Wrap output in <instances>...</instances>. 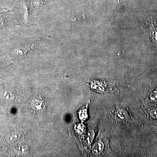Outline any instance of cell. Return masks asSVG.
Instances as JSON below:
<instances>
[{"mask_svg": "<svg viewBox=\"0 0 157 157\" xmlns=\"http://www.w3.org/2000/svg\"><path fill=\"white\" fill-rule=\"evenodd\" d=\"M0 69H1V65H0Z\"/></svg>", "mask_w": 157, "mask_h": 157, "instance_id": "cell-9", "label": "cell"}, {"mask_svg": "<svg viewBox=\"0 0 157 157\" xmlns=\"http://www.w3.org/2000/svg\"><path fill=\"white\" fill-rule=\"evenodd\" d=\"M21 136V134L19 132H12L7 136L6 140L9 143H12L19 139Z\"/></svg>", "mask_w": 157, "mask_h": 157, "instance_id": "cell-3", "label": "cell"}, {"mask_svg": "<svg viewBox=\"0 0 157 157\" xmlns=\"http://www.w3.org/2000/svg\"><path fill=\"white\" fill-rule=\"evenodd\" d=\"M43 105L44 104L42 101L37 99H35L32 102V106L36 110H41L43 109Z\"/></svg>", "mask_w": 157, "mask_h": 157, "instance_id": "cell-5", "label": "cell"}, {"mask_svg": "<svg viewBox=\"0 0 157 157\" xmlns=\"http://www.w3.org/2000/svg\"><path fill=\"white\" fill-rule=\"evenodd\" d=\"M22 150L24 154L27 153L28 151V147L26 146H24L22 147Z\"/></svg>", "mask_w": 157, "mask_h": 157, "instance_id": "cell-8", "label": "cell"}, {"mask_svg": "<svg viewBox=\"0 0 157 157\" xmlns=\"http://www.w3.org/2000/svg\"><path fill=\"white\" fill-rule=\"evenodd\" d=\"M11 20L7 12L0 8V35L4 36L10 33Z\"/></svg>", "mask_w": 157, "mask_h": 157, "instance_id": "cell-1", "label": "cell"}, {"mask_svg": "<svg viewBox=\"0 0 157 157\" xmlns=\"http://www.w3.org/2000/svg\"><path fill=\"white\" fill-rule=\"evenodd\" d=\"M104 148V144L101 141H99L94 144L93 147V153L95 155L101 154Z\"/></svg>", "mask_w": 157, "mask_h": 157, "instance_id": "cell-4", "label": "cell"}, {"mask_svg": "<svg viewBox=\"0 0 157 157\" xmlns=\"http://www.w3.org/2000/svg\"><path fill=\"white\" fill-rule=\"evenodd\" d=\"M149 101L151 102H157V88L155 89L150 94L148 97Z\"/></svg>", "mask_w": 157, "mask_h": 157, "instance_id": "cell-6", "label": "cell"}, {"mask_svg": "<svg viewBox=\"0 0 157 157\" xmlns=\"http://www.w3.org/2000/svg\"><path fill=\"white\" fill-rule=\"evenodd\" d=\"M149 116L151 119L157 120V107L150 109L149 112Z\"/></svg>", "mask_w": 157, "mask_h": 157, "instance_id": "cell-7", "label": "cell"}, {"mask_svg": "<svg viewBox=\"0 0 157 157\" xmlns=\"http://www.w3.org/2000/svg\"><path fill=\"white\" fill-rule=\"evenodd\" d=\"M128 116V113L124 109H118L116 112L115 118L118 121H125Z\"/></svg>", "mask_w": 157, "mask_h": 157, "instance_id": "cell-2", "label": "cell"}]
</instances>
